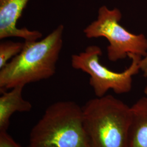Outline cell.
Masks as SVG:
<instances>
[{
    "label": "cell",
    "mask_w": 147,
    "mask_h": 147,
    "mask_svg": "<svg viewBox=\"0 0 147 147\" xmlns=\"http://www.w3.org/2000/svg\"><path fill=\"white\" fill-rule=\"evenodd\" d=\"M64 30L61 24L40 40L24 41L20 53L0 70L1 93L53 76L63 47Z\"/></svg>",
    "instance_id": "obj_1"
},
{
    "label": "cell",
    "mask_w": 147,
    "mask_h": 147,
    "mask_svg": "<svg viewBox=\"0 0 147 147\" xmlns=\"http://www.w3.org/2000/svg\"><path fill=\"white\" fill-rule=\"evenodd\" d=\"M90 147H127L131 106L111 95L88 100L82 107Z\"/></svg>",
    "instance_id": "obj_2"
},
{
    "label": "cell",
    "mask_w": 147,
    "mask_h": 147,
    "mask_svg": "<svg viewBox=\"0 0 147 147\" xmlns=\"http://www.w3.org/2000/svg\"><path fill=\"white\" fill-rule=\"evenodd\" d=\"M27 147H90L82 107L72 101L50 105L32 129Z\"/></svg>",
    "instance_id": "obj_3"
},
{
    "label": "cell",
    "mask_w": 147,
    "mask_h": 147,
    "mask_svg": "<svg viewBox=\"0 0 147 147\" xmlns=\"http://www.w3.org/2000/svg\"><path fill=\"white\" fill-rule=\"evenodd\" d=\"M122 14L117 8L109 9L100 7L96 19L84 30L87 38L103 37L109 42L107 47L109 59L116 62L131 55L144 57L147 53V38L142 33L134 34L128 31L119 22Z\"/></svg>",
    "instance_id": "obj_4"
},
{
    "label": "cell",
    "mask_w": 147,
    "mask_h": 147,
    "mask_svg": "<svg viewBox=\"0 0 147 147\" xmlns=\"http://www.w3.org/2000/svg\"><path fill=\"white\" fill-rule=\"evenodd\" d=\"M102 51L97 45H89L84 51L74 54L71 57V65L90 76L89 84L96 97H102L112 90L117 94H126L131 91L133 77L139 73L142 57L131 55L130 66L122 72L110 70L100 63Z\"/></svg>",
    "instance_id": "obj_5"
},
{
    "label": "cell",
    "mask_w": 147,
    "mask_h": 147,
    "mask_svg": "<svg viewBox=\"0 0 147 147\" xmlns=\"http://www.w3.org/2000/svg\"><path fill=\"white\" fill-rule=\"evenodd\" d=\"M30 0H0V39L16 37L24 41L39 40L42 33L30 30L26 27L19 28L17 22Z\"/></svg>",
    "instance_id": "obj_6"
},
{
    "label": "cell",
    "mask_w": 147,
    "mask_h": 147,
    "mask_svg": "<svg viewBox=\"0 0 147 147\" xmlns=\"http://www.w3.org/2000/svg\"><path fill=\"white\" fill-rule=\"evenodd\" d=\"M25 86H19L5 91L0 97V131H7L11 116L16 112H28L31 110V103L22 97Z\"/></svg>",
    "instance_id": "obj_7"
},
{
    "label": "cell",
    "mask_w": 147,
    "mask_h": 147,
    "mask_svg": "<svg viewBox=\"0 0 147 147\" xmlns=\"http://www.w3.org/2000/svg\"><path fill=\"white\" fill-rule=\"evenodd\" d=\"M131 109L127 147H147V96L139 99Z\"/></svg>",
    "instance_id": "obj_8"
},
{
    "label": "cell",
    "mask_w": 147,
    "mask_h": 147,
    "mask_svg": "<svg viewBox=\"0 0 147 147\" xmlns=\"http://www.w3.org/2000/svg\"><path fill=\"white\" fill-rule=\"evenodd\" d=\"M24 47V42L5 41L0 43V69L19 55Z\"/></svg>",
    "instance_id": "obj_9"
},
{
    "label": "cell",
    "mask_w": 147,
    "mask_h": 147,
    "mask_svg": "<svg viewBox=\"0 0 147 147\" xmlns=\"http://www.w3.org/2000/svg\"><path fill=\"white\" fill-rule=\"evenodd\" d=\"M0 147H22L17 143L7 131H0Z\"/></svg>",
    "instance_id": "obj_10"
},
{
    "label": "cell",
    "mask_w": 147,
    "mask_h": 147,
    "mask_svg": "<svg viewBox=\"0 0 147 147\" xmlns=\"http://www.w3.org/2000/svg\"><path fill=\"white\" fill-rule=\"evenodd\" d=\"M140 70L142 71L143 76L147 78V53L140 61Z\"/></svg>",
    "instance_id": "obj_11"
},
{
    "label": "cell",
    "mask_w": 147,
    "mask_h": 147,
    "mask_svg": "<svg viewBox=\"0 0 147 147\" xmlns=\"http://www.w3.org/2000/svg\"><path fill=\"white\" fill-rule=\"evenodd\" d=\"M144 93L146 95V96H147V84H146V86L144 88Z\"/></svg>",
    "instance_id": "obj_12"
}]
</instances>
